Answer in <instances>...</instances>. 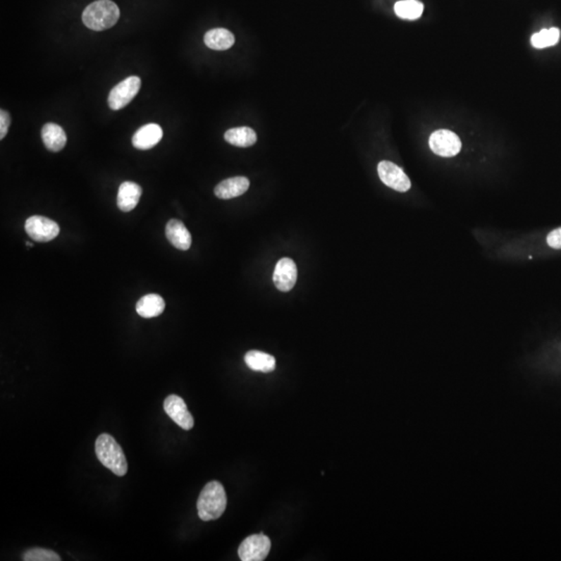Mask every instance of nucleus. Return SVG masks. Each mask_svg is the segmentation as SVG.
I'll return each mask as SVG.
<instances>
[{
  "label": "nucleus",
  "mask_w": 561,
  "mask_h": 561,
  "mask_svg": "<svg viewBox=\"0 0 561 561\" xmlns=\"http://www.w3.org/2000/svg\"><path fill=\"white\" fill-rule=\"evenodd\" d=\"M197 507L202 521L221 518L227 507V495L223 484L218 481L208 482L202 490Z\"/></svg>",
  "instance_id": "obj_1"
},
{
  "label": "nucleus",
  "mask_w": 561,
  "mask_h": 561,
  "mask_svg": "<svg viewBox=\"0 0 561 561\" xmlns=\"http://www.w3.org/2000/svg\"><path fill=\"white\" fill-rule=\"evenodd\" d=\"M120 18V10L111 0H97L87 6L82 13V22L96 32L113 27Z\"/></svg>",
  "instance_id": "obj_2"
},
{
  "label": "nucleus",
  "mask_w": 561,
  "mask_h": 561,
  "mask_svg": "<svg viewBox=\"0 0 561 561\" xmlns=\"http://www.w3.org/2000/svg\"><path fill=\"white\" fill-rule=\"evenodd\" d=\"M96 455L103 466L118 476H124L128 471L126 457L117 441L109 433H102L95 443Z\"/></svg>",
  "instance_id": "obj_3"
},
{
  "label": "nucleus",
  "mask_w": 561,
  "mask_h": 561,
  "mask_svg": "<svg viewBox=\"0 0 561 561\" xmlns=\"http://www.w3.org/2000/svg\"><path fill=\"white\" fill-rule=\"evenodd\" d=\"M142 81L137 76H130L113 87L109 96V105L113 111H120L129 104L140 92Z\"/></svg>",
  "instance_id": "obj_4"
},
{
  "label": "nucleus",
  "mask_w": 561,
  "mask_h": 561,
  "mask_svg": "<svg viewBox=\"0 0 561 561\" xmlns=\"http://www.w3.org/2000/svg\"><path fill=\"white\" fill-rule=\"evenodd\" d=\"M25 231L32 240L38 242H48L58 238L60 226L50 218L34 216L26 220Z\"/></svg>",
  "instance_id": "obj_5"
},
{
  "label": "nucleus",
  "mask_w": 561,
  "mask_h": 561,
  "mask_svg": "<svg viewBox=\"0 0 561 561\" xmlns=\"http://www.w3.org/2000/svg\"><path fill=\"white\" fill-rule=\"evenodd\" d=\"M429 147L439 156L453 157L461 151L462 142L452 131L440 129L429 137Z\"/></svg>",
  "instance_id": "obj_6"
},
{
  "label": "nucleus",
  "mask_w": 561,
  "mask_h": 561,
  "mask_svg": "<svg viewBox=\"0 0 561 561\" xmlns=\"http://www.w3.org/2000/svg\"><path fill=\"white\" fill-rule=\"evenodd\" d=\"M271 541L263 534H253L241 543L238 555L242 561H262L267 557Z\"/></svg>",
  "instance_id": "obj_7"
},
{
  "label": "nucleus",
  "mask_w": 561,
  "mask_h": 561,
  "mask_svg": "<svg viewBox=\"0 0 561 561\" xmlns=\"http://www.w3.org/2000/svg\"><path fill=\"white\" fill-rule=\"evenodd\" d=\"M378 176L383 184L396 192H405L411 188V181L402 168L391 161H381L378 166Z\"/></svg>",
  "instance_id": "obj_8"
},
{
  "label": "nucleus",
  "mask_w": 561,
  "mask_h": 561,
  "mask_svg": "<svg viewBox=\"0 0 561 561\" xmlns=\"http://www.w3.org/2000/svg\"><path fill=\"white\" fill-rule=\"evenodd\" d=\"M164 409L168 417L184 431H190L194 427V417L188 411L186 403L179 396H168L164 400Z\"/></svg>",
  "instance_id": "obj_9"
},
{
  "label": "nucleus",
  "mask_w": 561,
  "mask_h": 561,
  "mask_svg": "<svg viewBox=\"0 0 561 561\" xmlns=\"http://www.w3.org/2000/svg\"><path fill=\"white\" fill-rule=\"evenodd\" d=\"M297 280V269L295 261L283 258L276 265L273 283L282 292H288L295 287Z\"/></svg>",
  "instance_id": "obj_10"
},
{
  "label": "nucleus",
  "mask_w": 561,
  "mask_h": 561,
  "mask_svg": "<svg viewBox=\"0 0 561 561\" xmlns=\"http://www.w3.org/2000/svg\"><path fill=\"white\" fill-rule=\"evenodd\" d=\"M164 131L159 124L150 123L137 129L133 135L132 144L139 150H149L156 146L162 139Z\"/></svg>",
  "instance_id": "obj_11"
},
{
  "label": "nucleus",
  "mask_w": 561,
  "mask_h": 561,
  "mask_svg": "<svg viewBox=\"0 0 561 561\" xmlns=\"http://www.w3.org/2000/svg\"><path fill=\"white\" fill-rule=\"evenodd\" d=\"M249 187V180L247 177H233L221 181L214 188V194L218 199L229 200L238 198L247 192Z\"/></svg>",
  "instance_id": "obj_12"
},
{
  "label": "nucleus",
  "mask_w": 561,
  "mask_h": 561,
  "mask_svg": "<svg viewBox=\"0 0 561 561\" xmlns=\"http://www.w3.org/2000/svg\"><path fill=\"white\" fill-rule=\"evenodd\" d=\"M142 190L137 183L125 181L121 184L118 192V207L121 211L129 212L135 209L142 197Z\"/></svg>",
  "instance_id": "obj_13"
},
{
  "label": "nucleus",
  "mask_w": 561,
  "mask_h": 561,
  "mask_svg": "<svg viewBox=\"0 0 561 561\" xmlns=\"http://www.w3.org/2000/svg\"><path fill=\"white\" fill-rule=\"evenodd\" d=\"M166 236L176 249L181 251H187L192 245V235L181 221H168L166 227Z\"/></svg>",
  "instance_id": "obj_14"
},
{
  "label": "nucleus",
  "mask_w": 561,
  "mask_h": 561,
  "mask_svg": "<svg viewBox=\"0 0 561 561\" xmlns=\"http://www.w3.org/2000/svg\"><path fill=\"white\" fill-rule=\"evenodd\" d=\"M42 140L48 150L60 152L67 144V135L60 125L47 123L42 128Z\"/></svg>",
  "instance_id": "obj_15"
},
{
  "label": "nucleus",
  "mask_w": 561,
  "mask_h": 561,
  "mask_svg": "<svg viewBox=\"0 0 561 561\" xmlns=\"http://www.w3.org/2000/svg\"><path fill=\"white\" fill-rule=\"evenodd\" d=\"M205 45L210 49L227 50L230 49L235 43V37L230 30L226 28H214L208 30L204 36Z\"/></svg>",
  "instance_id": "obj_16"
},
{
  "label": "nucleus",
  "mask_w": 561,
  "mask_h": 561,
  "mask_svg": "<svg viewBox=\"0 0 561 561\" xmlns=\"http://www.w3.org/2000/svg\"><path fill=\"white\" fill-rule=\"evenodd\" d=\"M166 308V302L159 295H148L137 302V312L144 319H153L159 316Z\"/></svg>",
  "instance_id": "obj_17"
},
{
  "label": "nucleus",
  "mask_w": 561,
  "mask_h": 561,
  "mask_svg": "<svg viewBox=\"0 0 561 561\" xmlns=\"http://www.w3.org/2000/svg\"><path fill=\"white\" fill-rule=\"evenodd\" d=\"M245 362L249 369L254 371L269 374L276 369L275 357L259 350H249L245 356Z\"/></svg>",
  "instance_id": "obj_18"
},
{
  "label": "nucleus",
  "mask_w": 561,
  "mask_h": 561,
  "mask_svg": "<svg viewBox=\"0 0 561 561\" xmlns=\"http://www.w3.org/2000/svg\"><path fill=\"white\" fill-rule=\"evenodd\" d=\"M225 140L232 146L247 148L257 142V135L249 127H236L226 131Z\"/></svg>",
  "instance_id": "obj_19"
},
{
  "label": "nucleus",
  "mask_w": 561,
  "mask_h": 561,
  "mask_svg": "<svg viewBox=\"0 0 561 561\" xmlns=\"http://www.w3.org/2000/svg\"><path fill=\"white\" fill-rule=\"evenodd\" d=\"M424 6L418 0H401L396 2L394 6L395 14L401 19L407 20H416L422 15Z\"/></svg>",
  "instance_id": "obj_20"
},
{
  "label": "nucleus",
  "mask_w": 561,
  "mask_h": 561,
  "mask_svg": "<svg viewBox=\"0 0 561 561\" xmlns=\"http://www.w3.org/2000/svg\"><path fill=\"white\" fill-rule=\"evenodd\" d=\"M560 30L556 27L549 28V30H541L540 32H536L531 37V44L534 48L543 49V48L551 47L556 45L560 42Z\"/></svg>",
  "instance_id": "obj_21"
},
{
  "label": "nucleus",
  "mask_w": 561,
  "mask_h": 561,
  "mask_svg": "<svg viewBox=\"0 0 561 561\" xmlns=\"http://www.w3.org/2000/svg\"><path fill=\"white\" fill-rule=\"evenodd\" d=\"M23 560L25 561H60L61 556L56 552L43 548H32L24 553Z\"/></svg>",
  "instance_id": "obj_22"
},
{
  "label": "nucleus",
  "mask_w": 561,
  "mask_h": 561,
  "mask_svg": "<svg viewBox=\"0 0 561 561\" xmlns=\"http://www.w3.org/2000/svg\"><path fill=\"white\" fill-rule=\"evenodd\" d=\"M11 117L8 111L1 109L0 111V140H4L8 135V127L11 125Z\"/></svg>",
  "instance_id": "obj_23"
},
{
  "label": "nucleus",
  "mask_w": 561,
  "mask_h": 561,
  "mask_svg": "<svg viewBox=\"0 0 561 561\" xmlns=\"http://www.w3.org/2000/svg\"><path fill=\"white\" fill-rule=\"evenodd\" d=\"M547 242L552 249H561V228L550 232L547 238Z\"/></svg>",
  "instance_id": "obj_24"
}]
</instances>
